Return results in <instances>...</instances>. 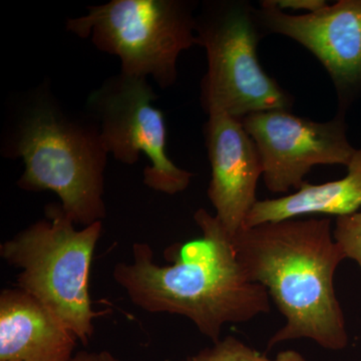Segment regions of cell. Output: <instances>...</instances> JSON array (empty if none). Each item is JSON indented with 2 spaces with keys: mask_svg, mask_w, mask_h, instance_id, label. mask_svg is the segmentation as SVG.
Returning a JSON list of instances; mask_svg holds the SVG:
<instances>
[{
  "mask_svg": "<svg viewBox=\"0 0 361 361\" xmlns=\"http://www.w3.org/2000/svg\"><path fill=\"white\" fill-rule=\"evenodd\" d=\"M194 219L201 237L171 247L166 256L172 264H157L149 244L135 243L132 260L118 263L113 277L137 307L184 316L216 343L225 325L269 313L270 296L246 276L218 218L199 209Z\"/></svg>",
  "mask_w": 361,
  "mask_h": 361,
  "instance_id": "obj_1",
  "label": "cell"
},
{
  "mask_svg": "<svg viewBox=\"0 0 361 361\" xmlns=\"http://www.w3.org/2000/svg\"><path fill=\"white\" fill-rule=\"evenodd\" d=\"M237 260L251 280L262 285L285 324L268 341L311 339L327 350L348 346L345 316L334 275L345 260L329 218H292L245 227L232 237Z\"/></svg>",
  "mask_w": 361,
  "mask_h": 361,
  "instance_id": "obj_2",
  "label": "cell"
},
{
  "mask_svg": "<svg viewBox=\"0 0 361 361\" xmlns=\"http://www.w3.org/2000/svg\"><path fill=\"white\" fill-rule=\"evenodd\" d=\"M102 231V222L75 229L63 207L51 204L45 208V219L0 246L2 259L20 270L18 288L51 311L82 344L94 336L97 315L89 278Z\"/></svg>",
  "mask_w": 361,
  "mask_h": 361,
  "instance_id": "obj_3",
  "label": "cell"
},
{
  "mask_svg": "<svg viewBox=\"0 0 361 361\" xmlns=\"http://www.w3.org/2000/svg\"><path fill=\"white\" fill-rule=\"evenodd\" d=\"M16 155L25 161L18 186L51 191L68 218L85 227L106 217L104 173L108 152L96 126L80 125L39 104L28 111L16 135Z\"/></svg>",
  "mask_w": 361,
  "mask_h": 361,
  "instance_id": "obj_4",
  "label": "cell"
},
{
  "mask_svg": "<svg viewBox=\"0 0 361 361\" xmlns=\"http://www.w3.org/2000/svg\"><path fill=\"white\" fill-rule=\"evenodd\" d=\"M68 21L78 37L118 56L122 73L174 85L180 52L199 44L192 4L180 0H113Z\"/></svg>",
  "mask_w": 361,
  "mask_h": 361,
  "instance_id": "obj_5",
  "label": "cell"
},
{
  "mask_svg": "<svg viewBox=\"0 0 361 361\" xmlns=\"http://www.w3.org/2000/svg\"><path fill=\"white\" fill-rule=\"evenodd\" d=\"M259 28L256 8L246 2H214L197 18L198 45L208 59L201 85L207 113L219 111L242 120L261 111L290 110V94L259 63Z\"/></svg>",
  "mask_w": 361,
  "mask_h": 361,
  "instance_id": "obj_6",
  "label": "cell"
},
{
  "mask_svg": "<svg viewBox=\"0 0 361 361\" xmlns=\"http://www.w3.org/2000/svg\"><path fill=\"white\" fill-rule=\"evenodd\" d=\"M156 97L146 78L121 73L92 92L87 104L99 120L106 152L126 165H134L144 154L149 160L145 185L175 195L189 187L193 174L169 158L165 116L152 104Z\"/></svg>",
  "mask_w": 361,
  "mask_h": 361,
  "instance_id": "obj_7",
  "label": "cell"
},
{
  "mask_svg": "<svg viewBox=\"0 0 361 361\" xmlns=\"http://www.w3.org/2000/svg\"><path fill=\"white\" fill-rule=\"evenodd\" d=\"M240 121L257 146L271 193L298 191L315 166L348 167L356 151L348 141L342 115L318 123L289 111L275 110L252 114Z\"/></svg>",
  "mask_w": 361,
  "mask_h": 361,
  "instance_id": "obj_8",
  "label": "cell"
},
{
  "mask_svg": "<svg viewBox=\"0 0 361 361\" xmlns=\"http://www.w3.org/2000/svg\"><path fill=\"white\" fill-rule=\"evenodd\" d=\"M256 16L261 28L295 40L327 71L339 102L361 92V0H339L311 13H285L263 0Z\"/></svg>",
  "mask_w": 361,
  "mask_h": 361,
  "instance_id": "obj_9",
  "label": "cell"
},
{
  "mask_svg": "<svg viewBox=\"0 0 361 361\" xmlns=\"http://www.w3.org/2000/svg\"><path fill=\"white\" fill-rule=\"evenodd\" d=\"M208 115L204 133L212 169L209 200L221 224L235 236L259 201L256 191L264 172L262 159L241 121L219 111Z\"/></svg>",
  "mask_w": 361,
  "mask_h": 361,
  "instance_id": "obj_10",
  "label": "cell"
},
{
  "mask_svg": "<svg viewBox=\"0 0 361 361\" xmlns=\"http://www.w3.org/2000/svg\"><path fill=\"white\" fill-rule=\"evenodd\" d=\"M78 338L32 295L0 294V361H71Z\"/></svg>",
  "mask_w": 361,
  "mask_h": 361,
  "instance_id": "obj_11",
  "label": "cell"
},
{
  "mask_svg": "<svg viewBox=\"0 0 361 361\" xmlns=\"http://www.w3.org/2000/svg\"><path fill=\"white\" fill-rule=\"evenodd\" d=\"M360 208L361 148L356 149L345 177L320 185L306 182L295 193L258 201L244 228L317 214L342 217L358 212Z\"/></svg>",
  "mask_w": 361,
  "mask_h": 361,
  "instance_id": "obj_12",
  "label": "cell"
},
{
  "mask_svg": "<svg viewBox=\"0 0 361 361\" xmlns=\"http://www.w3.org/2000/svg\"><path fill=\"white\" fill-rule=\"evenodd\" d=\"M184 361H307L302 355L295 350H284L274 358L268 357L257 349L247 345L234 336L214 343L210 348L202 349L196 355L189 356Z\"/></svg>",
  "mask_w": 361,
  "mask_h": 361,
  "instance_id": "obj_13",
  "label": "cell"
},
{
  "mask_svg": "<svg viewBox=\"0 0 361 361\" xmlns=\"http://www.w3.org/2000/svg\"><path fill=\"white\" fill-rule=\"evenodd\" d=\"M334 238L346 259H353L361 271V212L337 217Z\"/></svg>",
  "mask_w": 361,
  "mask_h": 361,
  "instance_id": "obj_14",
  "label": "cell"
},
{
  "mask_svg": "<svg viewBox=\"0 0 361 361\" xmlns=\"http://www.w3.org/2000/svg\"><path fill=\"white\" fill-rule=\"evenodd\" d=\"M278 8L285 11L291 9L296 11H306V13H314L327 6L324 0H271Z\"/></svg>",
  "mask_w": 361,
  "mask_h": 361,
  "instance_id": "obj_15",
  "label": "cell"
},
{
  "mask_svg": "<svg viewBox=\"0 0 361 361\" xmlns=\"http://www.w3.org/2000/svg\"><path fill=\"white\" fill-rule=\"evenodd\" d=\"M71 361H97V355L82 351V353H78Z\"/></svg>",
  "mask_w": 361,
  "mask_h": 361,
  "instance_id": "obj_16",
  "label": "cell"
},
{
  "mask_svg": "<svg viewBox=\"0 0 361 361\" xmlns=\"http://www.w3.org/2000/svg\"><path fill=\"white\" fill-rule=\"evenodd\" d=\"M97 361H121L118 358L115 357L109 351H102L101 353L97 355Z\"/></svg>",
  "mask_w": 361,
  "mask_h": 361,
  "instance_id": "obj_17",
  "label": "cell"
}]
</instances>
